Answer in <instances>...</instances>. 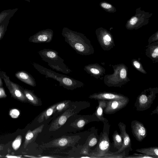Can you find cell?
<instances>
[{"mask_svg":"<svg viewBox=\"0 0 158 158\" xmlns=\"http://www.w3.org/2000/svg\"><path fill=\"white\" fill-rule=\"evenodd\" d=\"M16 77L24 83L33 87L36 85L34 77L28 73L24 71L17 72L15 74Z\"/></svg>","mask_w":158,"mask_h":158,"instance_id":"16","label":"cell"},{"mask_svg":"<svg viewBox=\"0 0 158 158\" xmlns=\"http://www.w3.org/2000/svg\"><path fill=\"white\" fill-rule=\"evenodd\" d=\"M126 156L125 151L124 150L120 153L111 152L110 154L105 156L104 158H125Z\"/></svg>","mask_w":158,"mask_h":158,"instance_id":"27","label":"cell"},{"mask_svg":"<svg viewBox=\"0 0 158 158\" xmlns=\"http://www.w3.org/2000/svg\"><path fill=\"white\" fill-rule=\"evenodd\" d=\"M65 41L77 52L82 55L93 53L94 50L90 41L81 33L64 27L61 33Z\"/></svg>","mask_w":158,"mask_h":158,"instance_id":"1","label":"cell"},{"mask_svg":"<svg viewBox=\"0 0 158 158\" xmlns=\"http://www.w3.org/2000/svg\"><path fill=\"white\" fill-rule=\"evenodd\" d=\"M74 114L73 109L69 108L66 110L52 123L49 130L55 131L63 126L71 116Z\"/></svg>","mask_w":158,"mask_h":158,"instance_id":"11","label":"cell"},{"mask_svg":"<svg viewBox=\"0 0 158 158\" xmlns=\"http://www.w3.org/2000/svg\"><path fill=\"white\" fill-rule=\"evenodd\" d=\"M135 151L142 154L152 156L155 158H158V148L157 147L137 149Z\"/></svg>","mask_w":158,"mask_h":158,"instance_id":"19","label":"cell"},{"mask_svg":"<svg viewBox=\"0 0 158 158\" xmlns=\"http://www.w3.org/2000/svg\"><path fill=\"white\" fill-rule=\"evenodd\" d=\"M118 125L122 139L123 144L121 148L116 152L120 153L127 148L130 151H132L131 140L129 135L127 132L126 125L124 123L120 122Z\"/></svg>","mask_w":158,"mask_h":158,"instance_id":"12","label":"cell"},{"mask_svg":"<svg viewBox=\"0 0 158 158\" xmlns=\"http://www.w3.org/2000/svg\"><path fill=\"white\" fill-rule=\"evenodd\" d=\"M98 142V139L95 135L91 136L88 139L87 146L89 147H92L94 146Z\"/></svg>","mask_w":158,"mask_h":158,"instance_id":"30","label":"cell"},{"mask_svg":"<svg viewBox=\"0 0 158 158\" xmlns=\"http://www.w3.org/2000/svg\"><path fill=\"white\" fill-rule=\"evenodd\" d=\"M44 126V124H42L32 131L30 130L28 131L25 135L23 143L24 148H25L28 144L35 139L38 134L42 131Z\"/></svg>","mask_w":158,"mask_h":158,"instance_id":"15","label":"cell"},{"mask_svg":"<svg viewBox=\"0 0 158 158\" xmlns=\"http://www.w3.org/2000/svg\"><path fill=\"white\" fill-rule=\"evenodd\" d=\"M25 0L26 1H27V2H30V0Z\"/></svg>","mask_w":158,"mask_h":158,"instance_id":"43","label":"cell"},{"mask_svg":"<svg viewBox=\"0 0 158 158\" xmlns=\"http://www.w3.org/2000/svg\"><path fill=\"white\" fill-rule=\"evenodd\" d=\"M75 137L73 136H63L55 139L49 142L50 147H64L70 146L71 144L75 142Z\"/></svg>","mask_w":158,"mask_h":158,"instance_id":"14","label":"cell"},{"mask_svg":"<svg viewBox=\"0 0 158 158\" xmlns=\"http://www.w3.org/2000/svg\"><path fill=\"white\" fill-rule=\"evenodd\" d=\"M131 126L133 135L138 141L141 142L147 136V129L142 123L136 120H133Z\"/></svg>","mask_w":158,"mask_h":158,"instance_id":"10","label":"cell"},{"mask_svg":"<svg viewBox=\"0 0 158 158\" xmlns=\"http://www.w3.org/2000/svg\"><path fill=\"white\" fill-rule=\"evenodd\" d=\"M104 127L100 133L98 145L95 150L89 155L90 158H104L111 153L110 143L109 137L110 125L109 123L103 122Z\"/></svg>","mask_w":158,"mask_h":158,"instance_id":"4","label":"cell"},{"mask_svg":"<svg viewBox=\"0 0 158 158\" xmlns=\"http://www.w3.org/2000/svg\"><path fill=\"white\" fill-rule=\"evenodd\" d=\"M69 101H65L57 103L55 109L56 111L60 112L66 110L69 106Z\"/></svg>","mask_w":158,"mask_h":158,"instance_id":"26","label":"cell"},{"mask_svg":"<svg viewBox=\"0 0 158 158\" xmlns=\"http://www.w3.org/2000/svg\"><path fill=\"white\" fill-rule=\"evenodd\" d=\"M38 53L41 59L47 62L48 65L53 69L66 74L72 71L64 63V60L59 56L56 51L44 48L38 52Z\"/></svg>","mask_w":158,"mask_h":158,"instance_id":"3","label":"cell"},{"mask_svg":"<svg viewBox=\"0 0 158 158\" xmlns=\"http://www.w3.org/2000/svg\"><path fill=\"white\" fill-rule=\"evenodd\" d=\"M3 86V83L1 79V78L0 76V87H2Z\"/></svg>","mask_w":158,"mask_h":158,"instance_id":"41","label":"cell"},{"mask_svg":"<svg viewBox=\"0 0 158 158\" xmlns=\"http://www.w3.org/2000/svg\"><path fill=\"white\" fill-rule=\"evenodd\" d=\"M7 97L5 92L2 87H0V98H5Z\"/></svg>","mask_w":158,"mask_h":158,"instance_id":"34","label":"cell"},{"mask_svg":"<svg viewBox=\"0 0 158 158\" xmlns=\"http://www.w3.org/2000/svg\"><path fill=\"white\" fill-rule=\"evenodd\" d=\"M106 100H98V106L97 107L94 114L99 121L109 123L108 120L104 117L103 110L106 104Z\"/></svg>","mask_w":158,"mask_h":158,"instance_id":"17","label":"cell"},{"mask_svg":"<svg viewBox=\"0 0 158 158\" xmlns=\"http://www.w3.org/2000/svg\"><path fill=\"white\" fill-rule=\"evenodd\" d=\"M39 157L41 158H53V157L54 158V157H52V156H40Z\"/></svg>","mask_w":158,"mask_h":158,"instance_id":"42","label":"cell"},{"mask_svg":"<svg viewBox=\"0 0 158 158\" xmlns=\"http://www.w3.org/2000/svg\"><path fill=\"white\" fill-rule=\"evenodd\" d=\"M57 103L53 105L43 112L38 118L39 123L44 120H47L56 111L55 109Z\"/></svg>","mask_w":158,"mask_h":158,"instance_id":"20","label":"cell"},{"mask_svg":"<svg viewBox=\"0 0 158 158\" xmlns=\"http://www.w3.org/2000/svg\"><path fill=\"white\" fill-rule=\"evenodd\" d=\"M154 114H158V106L156 107V109L155 110L152 111L151 114V115H152Z\"/></svg>","mask_w":158,"mask_h":158,"instance_id":"38","label":"cell"},{"mask_svg":"<svg viewBox=\"0 0 158 158\" xmlns=\"http://www.w3.org/2000/svg\"><path fill=\"white\" fill-rule=\"evenodd\" d=\"M0 76L4 80L6 87L13 98L22 102H27L28 100L20 86L12 81L6 73L3 71L0 70Z\"/></svg>","mask_w":158,"mask_h":158,"instance_id":"7","label":"cell"},{"mask_svg":"<svg viewBox=\"0 0 158 158\" xmlns=\"http://www.w3.org/2000/svg\"><path fill=\"white\" fill-rule=\"evenodd\" d=\"M6 157H8V158H21V157L20 156H13L11 155H7L6 156Z\"/></svg>","mask_w":158,"mask_h":158,"instance_id":"39","label":"cell"},{"mask_svg":"<svg viewBox=\"0 0 158 158\" xmlns=\"http://www.w3.org/2000/svg\"><path fill=\"white\" fill-rule=\"evenodd\" d=\"M152 15V13L146 12L142 10L140 7L137 8L135 15L127 21L126 27L129 30L138 29L148 24Z\"/></svg>","mask_w":158,"mask_h":158,"instance_id":"5","label":"cell"},{"mask_svg":"<svg viewBox=\"0 0 158 158\" xmlns=\"http://www.w3.org/2000/svg\"><path fill=\"white\" fill-rule=\"evenodd\" d=\"M19 114V111L16 109H12L10 112V115L13 118L18 117Z\"/></svg>","mask_w":158,"mask_h":158,"instance_id":"31","label":"cell"},{"mask_svg":"<svg viewBox=\"0 0 158 158\" xmlns=\"http://www.w3.org/2000/svg\"><path fill=\"white\" fill-rule=\"evenodd\" d=\"M133 64L134 66L137 69H139L140 68V65L138 62L135 61L133 62Z\"/></svg>","mask_w":158,"mask_h":158,"instance_id":"36","label":"cell"},{"mask_svg":"<svg viewBox=\"0 0 158 158\" xmlns=\"http://www.w3.org/2000/svg\"><path fill=\"white\" fill-rule=\"evenodd\" d=\"M20 87L28 101L34 105H39V99L32 91Z\"/></svg>","mask_w":158,"mask_h":158,"instance_id":"18","label":"cell"},{"mask_svg":"<svg viewBox=\"0 0 158 158\" xmlns=\"http://www.w3.org/2000/svg\"><path fill=\"white\" fill-rule=\"evenodd\" d=\"M53 31L50 29L43 30L31 36L29 42L34 43H45L51 42L53 38Z\"/></svg>","mask_w":158,"mask_h":158,"instance_id":"9","label":"cell"},{"mask_svg":"<svg viewBox=\"0 0 158 158\" xmlns=\"http://www.w3.org/2000/svg\"><path fill=\"white\" fill-rule=\"evenodd\" d=\"M89 98L98 100H120L125 99L127 97L122 94L110 92H102L94 93L90 95Z\"/></svg>","mask_w":158,"mask_h":158,"instance_id":"13","label":"cell"},{"mask_svg":"<svg viewBox=\"0 0 158 158\" xmlns=\"http://www.w3.org/2000/svg\"><path fill=\"white\" fill-rule=\"evenodd\" d=\"M18 9L16 8L13 9L4 10L0 12V24L8 16L14 15Z\"/></svg>","mask_w":158,"mask_h":158,"instance_id":"24","label":"cell"},{"mask_svg":"<svg viewBox=\"0 0 158 158\" xmlns=\"http://www.w3.org/2000/svg\"><path fill=\"white\" fill-rule=\"evenodd\" d=\"M112 138L114 147L118 150L120 149L123 144L122 139L120 134L117 131H115L112 135Z\"/></svg>","mask_w":158,"mask_h":158,"instance_id":"21","label":"cell"},{"mask_svg":"<svg viewBox=\"0 0 158 158\" xmlns=\"http://www.w3.org/2000/svg\"><path fill=\"white\" fill-rule=\"evenodd\" d=\"M120 77L122 79L125 78L127 76V71L124 68H122L120 71Z\"/></svg>","mask_w":158,"mask_h":158,"instance_id":"33","label":"cell"},{"mask_svg":"<svg viewBox=\"0 0 158 158\" xmlns=\"http://www.w3.org/2000/svg\"><path fill=\"white\" fill-rule=\"evenodd\" d=\"M22 140V136L21 135H18L12 142V146L13 149L16 151L20 147Z\"/></svg>","mask_w":158,"mask_h":158,"instance_id":"28","label":"cell"},{"mask_svg":"<svg viewBox=\"0 0 158 158\" xmlns=\"http://www.w3.org/2000/svg\"><path fill=\"white\" fill-rule=\"evenodd\" d=\"M4 145L3 144H0V152L4 148Z\"/></svg>","mask_w":158,"mask_h":158,"instance_id":"40","label":"cell"},{"mask_svg":"<svg viewBox=\"0 0 158 158\" xmlns=\"http://www.w3.org/2000/svg\"><path fill=\"white\" fill-rule=\"evenodd\" d=\"M103 40L104 43L106 45H108L110 44V41H107L105 38V37L103 36Z\"/></svg>","mask_w":158,"mask_h":158,"instance_id":"37","label":"cell"},{"mask_svg":"<svg viewBox=\"0 0 158 158\" xmlns=\"http://www.w3.org/2000/svg\"><path fill=\"white\" fill-rule=\"evenodd\" d=\"M157 93L155 89H149L145 90L137 97L134 104L137 111H143L151 106Z\"/></svg>","mask_w":158,"mask_h":158,"instance_id":"6","label":"cell"},{"mask_svg":"<svg viewBox=\"0 0 158 158\" xmlns=\"http://www.w3.org/2000/svg\"><path fill=\"white\" fill-rule=\"evenodd\" d=\"M81 153L83 154L89 155L90 153H89V147L87 145L85 146L82 149Z\"/></svg>","mask_w":158,"mask_h":158,"instance_id":"32","label":"cell"},{"mask_svg":"<svg viewBox=\"0 0 158 158\" xmlns=\"http://www.w3.org/2000/svg\"><path fill=\"white\" fill-rule=\"evenodd\" d=\"M34 67L41 74L44 75L46 78L53 79L58 81L59 85L68 89L73 90L83 87L84 83L66 75L60 74L44 67L35 63H32Z\"/></svg>","mask_w":158,"mask_h":158,"instance_id":"2","label":"cell"},{"mask_svg":"<svg viewBox=\"0 0 158 158\" xmlns=\"http://www.w3.org/2000/svg\"><path fill=\"white\" fill-rule=\"evenodd\" d=\"M129 101L127 98L120 100H106V104L103 113L107 114H114L126 106Z\"/></svg>","mask_w":158,"mask_h":158,"instance_id":"8","label":"cell"},{"mask_svg":"<svg viewBox=\"0 0 158 158\" xmlns=\"http://www.w3.org/2000/svg\"><path fill=\"white\" fill-rule=\"evenodd\" d=\"M125 158H155V157L144 154L134 153L133 155L127 156Z\"/></svg>","mask_w":158,"mask_h":158,"instance_id":"29","label":"cell"},{"mask_svg":"<svg viewBox=\"0 0 158 158\" xmlns=\"http://www.w3.org/2000/svg\"><path fill=\"white\" fill-rule=\"evenodd\" d=\"M158 55V48H156L154 50L152 54V56L153 58H156Z\"/></svg>","mask_w":158,"mask_h":158,"instance_id":"35","label":"cell"},{"mask_svg":"<svg viewBox=\"0 0 158 158\" xmlns=\"http://www.w3.org/2000/svg\"><path fill=\"white\" fill-rule=\"evenodd\" d=\"M89 121L88 119L81 117L77 119L71 124V125L76 128L81 129Z\"/></svg>","mask_w":158,"mask_h":158,"instance_id":"23","label":"cell"},{"mask_svg":"<svg viewBox=\"0 0 158 158\" xmlns=\"http://www.w3.org/2000/svg\"><path fill=\"white\" fill-rule=\"evenodd\" d=\"M99 6L104 10L109 13H114L117 11L114 6L106 2H101L99 3Z\"/></svg>","mask_w":158,"mask_h":158,"instance_id":"25","label":"cell"},{"mask_svg":"<svg viewBox=\"0 0 158 158\" xmlns=\"http://www.w3.org/2000/svg\"><path fill=\"white\" fill-rule=\"evenodd\" d=\"M13 15L7 17L0 24V40L3 38L6 31L10 18Z\"/></svg>","mask_w":158,"mask_h":158,"instance_id":"22","label":"cell"}]
</instances>
